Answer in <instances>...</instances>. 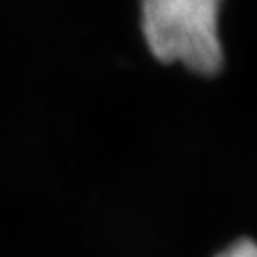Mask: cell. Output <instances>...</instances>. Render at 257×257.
Returning a JSON list of instances; mask_svg holds the SVG:
<instances>
[{
	"mask_svg": "<svg viewBox=\"0 0 257 257\" xmlns=\"http://www.w3.org/2000/svg\"><path fill=\"white\" fill-rule=\"evenodd\" d=\"M223 0H141V31L160 63L213 76L223 67L219 16Z\"/></svg>",
	"mask_w": 257,
	"mask_h": 257,
	"instance_id": "cell-1",
	"label": "cell"
},
{
	"mask_svg": "<svg viewBox=\"0 0 257 257\" xmlns=\"http://www.w3.org/2000/svg\"><path fill=\"white\" fill-rule=\"evenodd\" d=\"M215 257H257V242L251 238H240L229 244Z\"/></svg>",
	"mask_w": 257,
	"mask_h": 257,
	"instance_id": "cell-2",
	"label": "cell"
}]
</instances>
